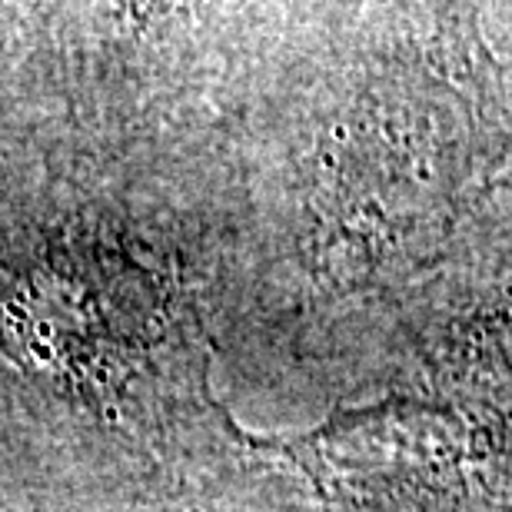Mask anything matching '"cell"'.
Returning <instances> with one entry per match:
<instances>
[{
	"instance_id": "1",
	"label": "cell",
	"mask_w": 512,
	"mask_h": 512,
	"mask_svg": "<svg viewBox=\"0 0 512 512\" xmlns=\"http://www.w3.org/2000/svg\"><path fill=\"white\" fill-rule=\"evenodd\" d=\"M253 443L306 486L310 512H512V406L393 396Z\"/></svg>"
}]
</instances>
